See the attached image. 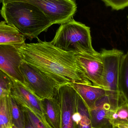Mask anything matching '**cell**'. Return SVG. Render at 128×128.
<instances>
[{
    "label": "cell",
    "mask_w": 128,
    "mask_h": 128,
    "mask_svg": "<svg viewBox=\"0 0 128 128\" xmlns=\"http://www.w3.org/2000/svg\"><path fill=\"white\" fill-rule=\"evenodd\" d=\"M23 62L54 80L60 86L80 83L92 85L76 53L65 51L51 42L16 45Z\"/></svg>",
    "instance_id": "obj_1"
},
{
    "label": "cell",
    "mask_w": 128,
    "mask_h": 128,
    "mask_svg": "<svg viewBox=\"0 0 128 128\" xmlns=\"http://www.w3.org/2000/svg\"><path fill=\"white\" fill-rule=\"evenodd\" d=\"M0 14L7 23L13 26L26 38H37L53 25L38 8L27 2H16L2 4Z\"/></svg>",
    "instance_id": "obj_2"
},
{
    "label": "cell",
    "mask_w": 128,
    "mask_h": 128,
    "mask_svg": "<svg viewBox=\"0 0 128 128\" xmlns=\"http://www.w3.org/2000/svg\"><path fill=\"white\" fill-rule=\"evenodd\" d=\"M52 43L57 47L76 53H94L90 27L72 19L60 24Z\"/></svg>",
    "instance_id": "obj_3"
},
{
    "label": "cell",
    "mask_w": 128,
    "mask_h": 128,
    "mask_svg": "<svg viewBox=\"0 0 128 128\" xmlns=\"http://www.w3.org/2000/svg\"><path fill=\"white\" fill-rule=\"evenodd\" d=\"M100 53L104 64L103 88L106 91L107 95L121 100L125 99L120 84L121 63L124 53L116 49H102Z\"/></svg>",
    "instance_id": "obj_4"
},
{
    "label": "cell",
    "mask_w": 128,
    "mask_h": 128,
    "mask_svg": "<svg viewBox=\"0 0 128 128\" xmlns=\"http://www.w3.org/2000/svg\"><path fill=\"white\" fill-rule=\"evenodd\" d=\"M16 2H27L36 6L53 25L61 24L72 19L77 8L74 0H0V4Z\"/></svg>",
    "instance_id": "obj_5"
},
{
    "label": "cell",
    "mask_w": 128,
    "mask_h": 128,
    "mask_svg": "<svg viewBox=\"0 0 128 128\" xmlns=\"http://www.w3.org/2000/svg\"><path fill=\"white\" fill-rule=\"evenodd\" d=\"M20 68L25 86L40 99L50 98L56 95L59 86L54 80L23 61Z\"/></svg>",
    "instance_id": "obj_6"
},
{
    "label": "cell",
    "mask_w": 128,
    "mask_h": 128,
    "mask_svg": "<svg viewBox=\"0 0 128 128\" xmlns=\"http://www.w3.org/2000/svg\"><path fill=\"white\" fill-rule=\"evenodd\" d=\"M57 95L61 114V128H74L72 117L77 111L79 95L71 85L65 84L58 86Z\"/></svg>",
    "instance_id": "obj_7"
},
{
    "label": "cell",
    "mask_w": 128,
    "mask_h": 128,
    "mask_svg": "<svg viewBox=\"0 0 128 128\" xmlns=\"http://www.w3.org/2000/svg\"><path fill=\"white\" fill-rule=\"evenodd\" d=\"M22 62L16 45L0 44V70L25 85L20 68Z\"/></svg>",
    "instance_id": "obj_8"
},
{
    "label": "cell",
    "mask_w": 128,
    "mask_h": 128,
    "mask_svg": "<svg viewBox=\"0 0 128 128\" xmlns=\"http://www.w3.org/2000/svg\"><path fill=\"white\" fill-rule=\"evenodd\" d=\"M124 100L106 95L98 100L89 110L92 128H112L110 122L111 113Z\"/></svg>",
    "instance_id": "obj_9"
},
{
    "label": "cell",
    "mask_w": 128,
    "mask_h": 128,
    "mask_svg": "<svg viewBox=\"0 0 128 128\" xmlns=\"http://www.w3.org/2000/svg\"><path fill=\"white\" fill-rule=\"evenodd\" d=\"M10 94L22 105L34 112L42 121L47 128H51L46 121L42 101L26 86L18 81L14 80Z\"/></svg>",
    "instance_id": "obj_10"
},
{
    "label": "cell",
    "mask_w": 128,
    "mask_h": 128,
    "mask_svg": "<svg viewBox=\"0 0 128 128\" xmlns=\"http://www.w3.org/2000/svg\"><path fill=\"white\" fill-rule=\"evenodd\" d=\"M76 54L78 60L86 70L92 85L103 88L104 64L100 53L96 52L94 53Z\"/></svg>",
    "instance_id": "obj_11"
},
{
    "label": "cell",
    "mask_w": 128,
    "mask_h": 128,
    "mask_svg": "<svg viewBox=\"0 0 128 128\" xmlns=\"http://www.w3.org/2000/svg\"><path fill=\"white\" fill-rule=\"evenodd\" d=\"M70 85L80 96L88 110L94 106L98 100L107 95L106 91L102 88L80 83Z\"/></svg>",
    "instance_id": "obj_12"
},
{
    "label": "cell",
    "mask_w": 128,
    "mask_h": 128,
    "mask_svg": "<svg viewBox=\"0 0 128 128\" xmlns=\"http://www.w3.org/2000/svg\"><path fill=\"white\" fill-rule=\"evenodd\" d=\"M46 121L51 128H61V114L57 93L53 97L41 100Z\"/></svg>",
    "instance_id": "obj_13"
},
{
    "label": "cell",
    "mask_w": 128,
    "mask_h": 128,
    "mask_svg": "<svg viewBox=\"0 0 128 128\" xmlns=\"http://www.w3.org/2000/svg\"><path fill=\"white\" fill-rule=\"evenodd\" d=\"M26 37L5 21L0 22V44L20 45L25 43Z\"/></svg>",
    "instance_id": "obj_14"
},
{
    "label": "cell",
    "mask_w": 128,
    "mask_h": 128,
    "mask_svg": "<svg viewBox=\"0 0 128 128\" xmlns=\"http://www.w3.org/2000/svg\"><path fill=\"white\" fill-rule=\"evenodd\" d=\"M110 122L112 128H128V101H122L112 110Z\"/></svg>",
    "instance_id": "obj_15"
},
{
    "label": "cell",
    "mask_w": 128,
    "mask_h": 128,
    "mask_svg": "<svg viewBox=\"0 0 128 128\" xmlns=\"http://www.w3.org/2000/svg\"><path fill=\"white\" fill-rule=\"evenodd\" d=\"M9 100L13 128H25L23 106L10 94L9 95Z\"/></svg>",
    "instance_id": "obj_16"
},
{
    "label": "cell",
    "mask_w": 128,
    "mask_h": 128,
    "mask_svg": "<svg viewBox=\"0 0 128 128\" xmlns=\"http://www.w3.org/2000/svg\"><path fill=\"white\" fill-rule=\"evenodd\" d=\"M9 95L0 97V128H13L9 104Z\"/></svg>",
    "instance_id": "obj_17"
},
{
    "label": "cell",
    "mask_w": 128,
    "mask_h": 128,
    "mask_svg": "<svg viewBox=\"0 0 128 128\" xmlns=\"http://www.w3.org/2000/svg\"><path fill=\"white\" fill-rule=\"evenodd\" d=\"M120 84L122 95L128 101V51L124 54L122 59Z\"/></svg>",
    "instance_id": "obj_18"
},
{
    "label": "cell",
    "mask_w": 128,
    "mask_h": 128,
    "mask_svg": "<svg viewBox=\"0 0 128 128\" xmlns=\"http://www.w3.org/2000/svg\"><path fill=\"white\" fill-rule=\"evenodd\" d=\"M24 113L25 128H47L39 117L27 107L22 105Z\"/></svg>",
    "instance_id": "obj_19"
},
{
    "label": "cell",
    "mask_w": 128,
    "mask_h": 128,
    "mask_svg": "<svg viewBox=\"0 0 128 128\" xmlns=\"http://www.w3.org/2000/svg\"><path fill=\"white\" fill-rule=\"evenodd\" d=\"M77 111L81 117L78 128H92L88 110L79 95Z\"/></svg>",
    "instance_id": "obj_20"
},
{
    "label": "cell",
    "mask_w": 128,
    "mask_h": 128,
    "mask_svg": "<svg viewBox=\"0 0 128 128\" xmlns=\"http://www.w3.org/2000/svg\"><path fill=\"white\" fill-rule=\"evenodd\" d=\"M14 80L0 70V97L10 94Z\"/></svg>",
    "instance_id": "obj_21"
},
{
    "label": "cell",
    "mask_w": 128,
    "mask_h": 128,
    "mask_svg": "<svg viewBox=\"0 0 128 128\" xmlns=\"http://www.w3.org/2000/svg\"><path fill=\"white\" fill-rule=\"evenodd\" d=\"M105 4L116 10H122L128 7V0H102Z\"/></svg>",
    "instance_id": "obj_22"
},
{
    "label": "cell",
    "mask_w": 128,
    "mask_h": 128,
    "mask_svg": "<svg viewBox=\"0 0 128 128\" xmlns=\"http://www.w3.org/2000/svg\"></svg>",
    "instance_id": "obj_23"
}]
</instances>
